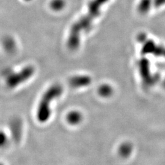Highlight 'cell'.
Returning a JSON list of instances; mask_svg holds the SVG:
<instances>
[{"instance_id": "cell-1", "label": "cell", "mask_w": 165, "mask_h": 165, "mask_svg": "<svg viewBox=\"0 0 165 165\" xmlns=\"http://www.w3.org/2000/svg\"><path fill=\"white\" fill-rule=\"evenodd\" d=\"M63 92V87L59 84H54L43 95L40 101L37 111V117L39 122H45L50 118L51 111L50 104L53 100L59 97Z\"/></svg>"}, {"instance_id": "cell-5", "label": "cell", "mask_w": 165, "mask_h": 165, "mask_svg": "<svg viewBox=\"0 0 165 165\" xmlns=\"http://www.w3.org/2000/svg\"><path fill=\"white\" fill-rule=\"evenodd\" d=\"M112 91L111 87L108 84H103L99 89V94L104 97L110 96L112 94Z\"/></svg>"}, {"instance_id": "cell-6", "label": "cell", "mask_w": 165, "mask_h": 165, "mask_svg": "<svg viewBox=\"0 0 165 165\" xmlns=\"http://www.w3.org/2000/svg\"><path fill=\"white\" fill-rule=\"evenodd\" d=\"M132 152V146L129 143H124L119 148V153L124 157H127Z\"/></svg>"}, {"instance_id": "cell-3", "label": "cell", "mask_w": 165, "mask_h": 165, "mask_svg": "<svg viewBox=\"0 0 165 165\" xmlns=\"http://www.w3.org/2000/svg\"><path fill=\"white\" fill-rule=\"evenodd\" d=\"M91 82V78L87 75H77L70 79V85L75 88L82 87L89 85Z\"/></svg>"}, {"instance_id": "cell-2", "label": "cell", "mask_w": 165, "mask_h": 165, "mask_svg": "<svg viewBox=\"0 0 165 165\" xmlns=\"http://www.w3.org/2000/svg\"><path fill=\"white\" fill-rule=\"evenodd\" d=\"M34 69L32 66H27L18 73L10 75L7 79V84L10 87H16L18 84L28 80L34 73Z\"/></svg>"}, {"instance_id": "cell-9", "label": "cell", "mask_w": 165, "mask_h": 165, "mask_svg": "<svg viewBox=\"0 0 165 165\" xmlns=\"http://www.w3.org/2000/svg\"><path fill=\"white\" fill-rule=\"evenodd\" d=\"M59 1L58 0H55V1H53V2L52 4V5L53 6V8L54 9H61L62 8V7L63 6V4H61L62 2H59L58 4V2Z\"/></svg>"}, {"instance_id": "cell-7", "label": "cell", "mask_w": 165, "mask_h": 165, "mask_svg": "<svg viewBox=\"0 0 165 165\" xmlns=\"http://www.w3.org/2000/svg\"><path fill=\"white\" fill-rule=\"evenodd\" d=\"M21 125H20V123L18 121H15L12 125V130L14 136H16V139H19L20 136V127Z\"/></svg>"}, {"instance_id": "cell-4", "label": "cell", "mask_w": 165, "mask_h": 165, "mask_svg": "<svg viewBox=\"0 0 165 165\" xmlns=\"http://www.w3.org/2000/svg\"><path fill=\"white\" fill-rule=\"evenodd\" d=\"M82 115L78 111H71L67 116V122L72 125H76L80 122L82 120Z\"/></svg>"}, {"instance_id": "cell-8", "label": "cell", "mask_w": 165, "mask_h": 165, "mask_svg": "<svg viewBox=\"0 0 165 165\" xmlns=\"http://www.w3.org/2000/svg\"><path fill=\"white\" fill-rule=\"evenodd\" d=\"M6 49L8 50L9 51H12V50L14 49V44L11 40H9L8 42H6Z\"/></svg>"}, {"instance_id": "cell-10", "label": "cell", "mask_w": 165, "mask_h": 165, "mask_svg": "<svg viewBox=\"0 0 165 165\" xmlns=\"http://www.w3.org/2000/svg\"><path fill=\"white\" fill-rule=\"evenodd\" d=\"M6 143V136L2 132H1V146H2Z\"/></svg>"}]
</instances>
